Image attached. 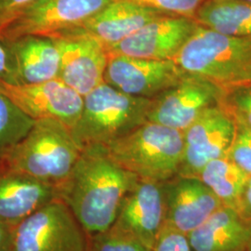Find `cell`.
<instances>
[{
    "mask_svg": "<svg viewBox=\"0 0 251 251\" xmlns=\"http://www.w3.org/2000/svg\"><path fill=\"white\" fill-rule=\"evenodd\" d=\"M81 151L68 126L52 118L38 119L28 134L0 158V166L59 189Z\"/></svg>",
    "mask_w": 251,
    "mask_h": 251,
    "instance_id": "7a4b0ae2",
    "label": "cell"
},
{
    "mask_svg": "<svg viewBox=\"0 0 251 251\" xmlns=\"http://www.w3.org/2000/svg\"><path fill=\"white\" fill-rule=\"evenodd\" d=\"M186 74L174 60L108 54L104 82L126 95L154 99L178 84Z\"/></svg>",
    "mask_w": 251,
    "mask_h": 251,
    "instance_id": "30bf717a",
    "label": "cell"
},
{
    "mask_svg": "<svg viewBox=\"0 0 251 251\" xmlns=\"http://www.w3.org/2000/svg\"><path fill=\"white\" fill-rule=\"evenodd\" d=\"M196 21L221 34L251 38V2L245 0H206Z\"/></svg>",
    "mask_w": 251,
    "mask_h": 251,
    "instance_id": "ffe728a7",
    "label": "cell"
},
{
    "mask_svg": "<svg viewBox=\"0 0 251 251\" xmlns=\"http://www.w3.org/2000/svg\"><path fill=\"white\" fill-rule=\"evenodd\" d=\"M226 95L227 91L215 83L187 73L152 100L148 121L184 131L207 109L225 103Z\"/></svg>",
    "mask_w": 251,
    "mask_h": 251,
    "instance_id": "ba28073f",
    "label": "cell"
},
{
    "mask_svg": "<svg viewBox=\"0 0 251 251\" xmlns=\"http://www.w3.org/2000/svg\"><path fill=\"white\" fill-rule=\"evenodd\" d=\"M8 41L15 56L20 84H36L59 78L61 56L51 37L25 36Z\"/></svg>",
    "mask_w": 251,
    "mask_h": 251,
    "instance_id": "d6986e66",
    "label": "cell"
},
{
    "mask_svg": "<svg viewBox=\"0 0 251 251\" xmlns=\"http://www.w3.org/2000/svg\"><path fill=\"white\" fill-rule=\"evenodd\" d=\"M165 227L188 233L203 225L224 204L196 177H176L163 182Z\"/></svg>",
    "mask_w": 251,
    "mask_h": 251,
    "instance_id": "5bb4252c",
    "label": "cell"
},
{
    "mask_svg": "<svg viewBox=\"0 0 251 251\" xmlns=\"http://www.w3.org/2000/svg\"><path fill=\"white\" fill-rule=\"evenodd\" d=\"M89 251H150L129 234L112 225L90 237Z\"/></svg>",
    "mask_w": 251,
    "mask_h": 251,
    "instance_id": "603a6c76",
    "label": "cell"
},
{
    "mask_svg": "<svg viewBox=\"0 0 251 251\" xmlns=\"http://www.w3.org/2000/svg\"><path fill=\"white\" fill-rule=\"evenodd\" d=\"M113 225L152 251L165 225L163 182L139 179L126 196Z\"/></svg>",
    "mask_w": 251,
    "mask_h": 251,
    "instance_id": "9a60e30c",
    "label": "cell"
},
{
    "mask_svg": "<svg viewBox=\"0 0 251 251\" xmlns=\"http://www.w3.org/2000/svg\"><path fill=\"white\" fill-rule=\"evenodd\" d=\"M188 237L193 251H247L251 245V224L236 209L223 206Z\"/></svg>",
    "mask_w": 251,
    "mask_h": 251,
    "instance_id": "ac0fdd59",
    "label": "cell"
},
{
    "mask_svg": "<svg viewBox=\"0 0 251 251\" xmlns=\"http://www.w3.org/2000/svg\"><path fill=\"white\" fill-rule=\"evenodd\" d=\"M174 61L188 74L228 92L251 86V38L227 36L198 25Z\"/></svg>",
    "mask_w": 251,
    "mask_h": 251,
    "instance_id": "3957f363",
    "label": "cell"
},
{
    "mask_svg": "<svg viewBox=\"0 0 251 251\" xmlns=\"http://www.w3.org/2000/svg\"><path fill=\"white\" fill-rule=\"evenodd\" d=\"M236 131L228 157L251 176V126L235 117Z\"/></svg>",
    "mask_w": 251,
    "mask_h": 251,
    "instance_id": "cb8c5ba5",
    "label": "cell"
},
{
    "mask_svg": "<svg viewBox=\"0 0 251 251\" xmlns=\"http://www.w3.org/2000/svg\"><path fill=\"white\" fill-rule=\"evenodd\" d=\"M152 100L126 95L103 82L84 96L73 136L81 149L109 144L148 121Z\"/></svg>",
    "mask_w": 251,
    "mask_h": 251,
    "instance_id": "5b68a950",
    "label": "cell"
},
{
    "mask_svg": "<svg viewBox=\"0 0 251 251\" xmlns=\"http://www.w3.org/2000/svg\"><path fill=\"white\" fill-rule=\"evenodd\" d=\"M240 216L251 224V176L248 179L242 196L235 208Z\"/></svg>",
    "mask_w": 251,
    "mask_h": 251,
    "instance_id": "f546056e",
    "label": "cell"
},
{
    "mask_svg": "<svg viewBox=\"0 0 251 251\" xmlns=\"http://www.w3.org/2000/svg\"><path fill=\"white\" fill-rule=\"evenodd\" d=\"M151 251H193L188 234L163 227Z\"/></svg>",
    "mask_w": 251,
    "mask_h": 251,
    "instance_id": "4316f807",
    "label": "cell"
},
{
    "mask_svg": "<svg viewBox=\"0 0 251 251\" xmlns=\"http://www.w3.org/2000/svg\"><path fill=\"white\" fill-rule=\"evenodd\" d=\"M11 228L0 224V251H10Z\"/></svg>",
    "mask_w": 251,
    "mask_h": 251,
    "instance_id": "4dcf8cb0",
    "label": "cell"
},
{
    "mask_svg": "<svg viewBox=\"0 0 251 251\" xmlns=\"http://www.w3.org/2000/svg\"><path fill=\"white\" fill-rule=\"evenodd\" d=\"M195 19L167 15L146 24L123 41L106 49L108 54L149 60H174L198 29Z\"/></svg>",
    "mask_w": 251,
    "mask_h": 251,
    "instance_id": "4fadbf2b",
    "label": "cell"
},
{
    "mask_svg": "<svg viewBox=\"0 0 251 251\" xmlns=\"http://www.w3.org/2000/svg\"><path fill=\"white\" fill-rule=\"evenodd\" d=\"M104 146L118 165L138 179L162 183L179 173L183 132L147 121Z\"/></svg>",
    "mask_w": 251,
    "mask_h": 251,
    "instance_id": "277c9868",
    "label": "cell"
},
{
    "mask_svg": "<svg viewBox=\"0 0 251 251\" xmlns=\"http://www.w3.org/2000/svg\"><path fill=\"white\" fill-rule=\"evenodd\" d=\"M245 1H248V2H251V0H245Z\"/></svg>",
    "mask_w": 251,
    "mask_h": 251,
    "instance_id": "d6a6232c",
    "label": "cell"
},
{
    "mask_svg": "<svg viewBox=\"0 0 251 251\" xmlns=\"http://www.w3.org/2000/svg\"><path fill=\"white\" fill-rule=\"evenodd\" d=\"M59 198L58 189L25 173L0 166V224L14 228Z\"/></svg>",
    "mask_w": 251,
    "mask_h": 251,
    "instance_id": "2e32d148",
    "label": "cell"
},
{
    "mask_svg": "<svg viewBox=\"0 0 251 251\" xmlns=\"http://www.w3.org/2000/svg\"><path fill=\"white\" fill-rule=\"evenodd\" d=\"M138 180L109 155L104 145L91 144L82 149L58 189L59 198L90 237L115 224L123 200Z\"/></svg>",
    "mask_w": 251,
    "mask_h": 251,
    "instance_id": "6da1fadb",
    "label": "cell"
},
{
    "mask_svg": "<svg viewBox=\"0 0 251 251\" xmlns=\"http://www.w3.org/2000/svg\"><path fill=\"white\" fill-rule=\"evenodd\" d=\"M0 80L20 85L17 63L9 41L0 36Z\"/></svg>",
    "mask_w": 251,
    "mask_h": 251,
    "instance_id": "83f0119b",
    "label": "cell"
},
{
    "mask_svg": "<svg viewBox=\"0 0 251 251\" xmlns=\"http://www.w3.org/2000/svg\"><path fill=\"white\" fill-rule=\"evenodd\" d=\"M36 0H0V32Z\"/></svg>",
    "mask_w": 251,
    "mask_h": 251,
    "instance_id": "f1b7e54d",
    "label": "cell"
},
{
    "mask_svg": "<svg viewBox=\"0 0 251 251\" xmlns=\"http://www.w3.org/2000/svg\"><path fill=\"white\" fill-rule=\"evenodd\" d=\"M111 0H36L5 27L7 40L21 36H52L78 26L103 9Z\"/></svg>",
    "mask_w": 251,
    "mask_h": 251,
    "instance_id": "9c48e42d",
    "label": "cell"
},
{
    "mask_svg": "<svg viewBox=\"0 0 251 251\" xmlns=\"http://www.w3.org/2000/svg\"><path fill=\"white\" fill-rule=\"evenodd\" d=\"M90 236L57 198L11 230L9 251H89Z\"/></svg>",
    "mask_w": 251,
    "mask_h": 251,
    "instance_id": "8992f818",
    "label": "cell"
},
{
    "mask_svg": "<svg viewBox=\"0 0 251 251\" xmlns=\"http://www.w3.org/2000/svg\"><path fill=\"white\" fill-rule=\"evenodd\" d=\"M236 131L233 113L225 103L207 109L183 132L179 176L196 177L207 163L228 155Z\"/></svg>",
    "mask_w": 251,
    "mask_h": 251,
    "instance_id": "52a82bcc",
    "label": "cell"
},
{
    "mask_svg": "<svg viewBox=\"0 0 251 251\" xmlns=\"http://www.w3.org/2000/svg\"><path fill=\"white\" fill-rule=\"evenodd\" d=\"M251 251V245L249 247V249H248V251Z\"/></svg>",
    "mask_w": 251,
    "mask_h": 251,
    "instance_id": "1f68e13d",
    "label": "cell"
},
{
    "mask_svg": "<svg viewBox=\"0 0 251 251\" xmlns=\"http://www.w3.org/2000/svg\"><path fill=\"white\" fill-rule=\"evenodd\" d=\"M0 92L34 120L52 118L70 129L78 121L84 105V96L59 78L20 85L0 80Z\"/></svg>",
    "mask_w": 251,
    "mask_h": 251,
    "instance_id": "8fae6325",
    "label": "cell"
},
{
    "mask_svg": "<svg viewBox=\"0 0 251 251\" xmlns=\"http://www.w3.org/2000/svg\"><path fill=\"white\" fill-rule=\"evenodd\" d=\"M198 178L222 201L224 206L235 209L250 176L225 156L207 163Z\"/></svg>",
    "mask_w": 251,
    "mask_h": 251,
    "instance_id": "44dd1931",
    "label": "cell"
},
{
    "mask_svg": "<svg viewBox=\"0 0 251 251\" xmlns=\"http://www.w3.org/2000/svg\"><path fill=\"white\" fill-rule=\"evenodd\" d=\"M35 122L0 92V158L28 134Z\"/></svg>",
    "mask_w": 251,
    "mask_h": 251,
    "instance_id": "7402d4cb",
    "label": "cell"
},
{
    "mask_svg": "<svg viewBox=\"0 0 251 251\" xmlns=\"http://www.w3.org/2000/svg\"><path fill=\"white\" fill-rule=\"evenodd\" d=\"M171 15L195 19L206 0H126Z\"/></svg>",
    "mask_w": 251,
    "mask_h": 251,
    "instance_id": "d4e9b609",
    "label": "cell"
},
{
    "mask_svg": "<svg viewBox=\"0 0 251 251\" xmlns=\"http://www.w3.org/2000/svg\"><path fill=\"white\" fill-rule=\"evenodd\" d=\"M225 104L235 117L251 126V86L228 92Z\"/></svg>",
    "mask_w": 251,
    "mask_h": 251,
    "instance_id": "484cf974",
    "label": "cell"
},
{
    "mask_svg": "<svg viewBox=\"0 0 251 251\" xmlns=\"http://www.w3.org/2000/svg\"><path fill=\"white\" fill-rule=\"evenodd\" d=\"M50 37L61 56L59 79L82 96L104 82L108 53L100 41L74 28Z\"/></svg>",
    "mask_w": 251,
    "mask_h": 251,
    "instance_id": "7c38bea8",
    "label": "cell"
},
{
    "mask_svg": "<svg viewBox=\"0 0 251 251\" xmlns=\"http://www.w3.org/2000/svg\"><path fill=\"white\" fill-rule=\"evenodd\" d=\"M167 15L171 14L126 0H111L99 12L74 29L94 37L107 49L123 41L146 24Z\"/></svg>",
    "mask_w": 251,
    "mask_h": 251,
    "instance_id": "e0dca14e",
    "label": "cell"
}]
</instances>
